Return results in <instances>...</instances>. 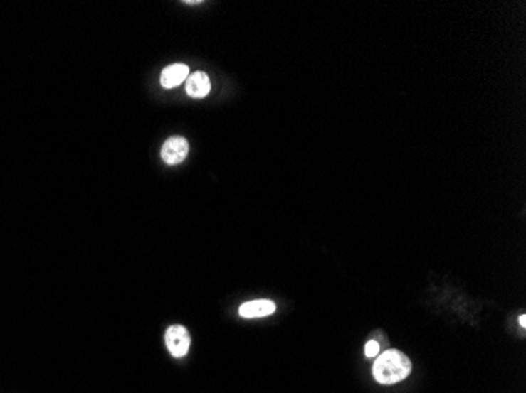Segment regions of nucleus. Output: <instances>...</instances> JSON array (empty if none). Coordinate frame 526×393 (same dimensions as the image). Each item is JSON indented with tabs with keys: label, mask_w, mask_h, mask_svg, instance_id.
I'll return each instance as SVG.
<instances>
[{
	"label": "nucleus",
	"mask_w": 526,
	"mask_h": 393,
	"mask_svg": "<svg viewBox=\"0 0 526 393\" xmlns=\"http://www.w3.org/2000/svg\"><path fill=\"white\" fill-rule=\"evenodd\" d=\"M375 381L383 385H394L411 373V362L399 350H388L377 357L374 363Z\"/></svg>",
	"instance_id": "f257e3e1"
},
{
	"label": "nucleus",
	"mask_w": 526,
	"mask_h": 393,
	"mask_svg": "<svg viewBox=\"0 0 526 393\" xmlns=\"http://www.w3.org/2000/svg\"><path fill=\"white\" fill-rule=\"evenodd\" d=\"M166 345L169 352L172 354L174 357L177 359L184 357L191 346V335L188 329L179 324L170 325L166 332Z\"/></svg>",
	"instance_id": "f03ea898"
},
{
	"label": "nucleus",
	"mask_w": 526,
	"mask_h": 393,
	"mask_svg": "<svg viewBox=\"0 0 526 393\" xmlns=\"http://www.w3.org/2000/svg\"><path fill=\"white\" fill-rule=\"evenodd\" d=\"M189 153L188 140L180 136L167 139L161 148V158L169 166H177L186 159Z\"/></svg>",
	"instance_id": "7ed1b4c3"
},
{
	"label": "nucleus",
	"mask_w": 526,
	"mask_h": 393,
	"mask_svg": "<svg viewBox=\"0 0 526 393\" xmlns=\"http://www.w3.org/2000/svg\"><path fill=\"white\" fill-rule=\"evenodd\" d=\"M276 311V303L268 299H257V301H251L243 303L240 307L238 313L243 318H248V320H253V318H265L273 315Z\"/></svg>",
	"instance_id": "20e7f679"
},
{
	"label": "nucleus",
	"mask_w": 526,
	"mask_h": 393,
	"mask_svg": "<svg viewBox=\"0 0 526 393\" xmlns=\"http://www.w3.org/2000/svg\"><path fill=\"white\" fill-rule=\"evenodd\" d=\"M211 90V82L204 71H196L186 79V92L191 98H205Z\"/></svg>",
	"instance_id": "39448f33"
},
{
	"label": "nucleus",
	"mask_w": 526,
	"mask_h": 393,
	"mask_svg": "<svg viewBox=\"0 0 526 393\" xmlns=\"http://www.w3.org/2000/svg\"><path fill=\"white\" fill-rule=\"evenodd\" d=\"M189 76V68L183 63L170 65L161 72V85L164 88H174L180 85Z\"/></svg>",
	"instance_id": "423d86ee"
},
{
	"label": "nucleus",
	"mask_w": 526,
	"mask_h": 393,
	"mask_svg": "<svg viewBox=\"0 0 526 393\" xmlns=\"http://www.w3.org/2000/svg\"><path fill=\"white\" fill-rule=\"evenodd\" d=\"M379 352H380V343L375 342V340H370V342H367L364 345L366 357H369V359L377 357V355H379Z\"/></svg>",
	"instance_id": "0eeeda50"
},
{
	"label": "nucleus",
	"mask_w": 526,
	"mask_h": 393,
	"mask_svg": "<svg viewBox=\"0 0 526 393\" xmlns=\"http://www.w3.org/2000/svg\"><path fill=\"white\" fill-rule=\"evenodd\" d=\"M518 323H520L522 328H525V325H526V316H525V315H522L520 318H518Z\"/></svg>",
	"instance_id": "6e6552de"
}]
</instances>
